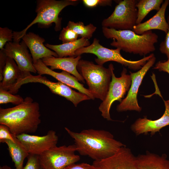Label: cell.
<instances>
[{"instance_id":"cell-1","label":"cell","mask_w":169,"mask_h":169,"mask_svg":"<svg viewBox=\"0 0 169 169\" xmlns=\"http://www.w3.org/2000/svg\"><path fill=\"white\" fill-rule=\"evenodd\" d=\"M74 141L76 151L88 156L94 161H100L114 155L125 145L114 138L112 134L104 130L89 129L79 132L64 128Z\"/></svg>"},{"instance_id":"cell-2","label":"cell","mask_w":169,"mask_h":169,"mask_svg":"<svg viewBox=\"0 0 169 169\" xmlns=\"http://www.w3.org/2000/svg\"><path fill=\"white\" fill-rule=\"evenodd\" d=\"M40 116L39 104L30 97L14 107L0 108V124L8 126L15 136L35 132L41 123Z\"/></svg>"},{"instance_id":"cell-3","label":"cell","mask_w":169,"mask_h":169,"mask_svg":"<svg viewBox=\"0 0 169 169\" xmlns=\"http://www.w3.org/2000/svg\"><path fill=\"white\" fill-rule=\"evenodd\" d=\"M104 36L107 39H112L111 46L129 53L146 55L156 50L155 44L158 41V36L152 30L146 31L141 35L135 33L132 30H117L102 27Z\"/></svg>"},{"instance_id":"cell-4","label":"cell","mask_w":169,"mask_h":169,"mask_svg":"<svg viewBox=\"0 0 169 169\" xmlns=\"http://www.w3.org/2000/svg\"><path fill=\"white\" fill-rule=\"evenodd\" d=\"M77 69L86 81L88 89L95 98L103 101L107 95L114 69L113 64H110L106 68L103 65L81 59Z\"/></svg>"},{"instance_id":"cell-5","label":"cell","mask_w":169,"mask_h":169,"mask_svg":"<svg viewBox=\"0 0 169 169\" xmlns=\"http://www.w3.org/2000/svg\"><path fill=\"white\" fill-rule=\"evenodd\" d=\"M79 1L77 0H38L37 1L36 12L37 16L23 30L13 32V41L20 42L27 30L36 23L49 26L53 23L55 24V30H60L61 28L62 18L59 17L61 11L66 7L75 6Z\"/></svg>"},{"instance_id":"cell-6","label":"cell","mask_w":169,"mask_h":169,"mask_svg":"<svg viewBox=\"0 0 169 169\" xmlns=\"http://www.w3.org/2000/svg\"><path fill=\"white\" fill-rule=\"evenodd\" d=\"M121 50L118 48L112 49L105 48L100 44L99 40L94 38L90 45L77 50L75 52V56L76 57L85 53L92 54L97 56L95 61L98 64L103 65L106 62L112 61L136 71L141 69L154 54L151 53L140 59L132 61L124 58L121 54Z\"/></svg>"},{"instance_id":"cell-7","label":"cell","mask_w":169,"mask_h":169,"mask_svg":"<svg viewBox=\"0 0 169 169\" xmlns=\"http://www.w3.org/2000/svg\"><path fill=\"white\" fill-rule=\"evenodd\" d=\"M138 1H119L111 15L102 21V27L117 30H132L136 25L138 11L136 5Z\"/></svg>"},{"instance_id":"cell-8","label":"cell","mask_w":169,"mask_h":169,"mask_svg":"<svg viewBox=\"0 0 169 169\" xmlns=\"http://www.w3.org/2000/svg\"><path fill=\"white\" fill-rule=\"evenodd\" d=\"M76 151L74 144L51 148L38 156L41 167L43 169H64L80 160V156L75 154Z\"/></svg>"},{"instance_id":"cell-9","label":"cell","mask_w":169,"mask_h":169,"mask_svg":"<svg viewBox=\"0 0 169 169\" xmlns=\"http://www.w3.org/2000/svg\"><path fill=\"white\" fill-rule=\"evenodd\" d=\"M127 69L123 68L121 76L116 77L112 71L111 80L109 89L105 100L99 107L101 115L108 120H112L110 114L111 106L115 101L121 102L127 91H129L131 83L130 74H127Z\"/></svg>"},{"instance_id":"cell-10","label":"cell","mask_w":169,"mask_h":169,"mask_svg":"<svg viewBox=\"0 0 169 169\" xmlns=\"http://www.w3.org/2000/svg\"><path fill=\"white\" fill-rule=\"evenodd\" d=\"M29 83H38L45 85L52 93L65 98L72 102L76 107L81 102L90 100L86 95L75 91L70 87L59 81L53 82L40 75L35 76L29 74L19 83L17 88L19 89L23 84Z\"/></svg>"},{"instance_id":"cell-11","label":"cell","mask_w":169,"mask_h":169,"mask_svg":"<svg viewBox=\"0 0 169 169\" xmlns=\"http://www.w3.org/2000/svg\"><path fill=\"white\" fill-rule=\"evenodd\" d=\"M156 60L154 54L141 69L135 73L130 72L131 79V85L126 97L117 106L116 110L118 112L141 111V108L138 105L137 98L139 88L145 76L153 65Z\"/></svg>"},{"instance_id":"cell-12","label":"cell","mask_w":169,"mask_h":169,"mask_svg":"<svg viewBox=\"0 0 169 169\" xmlns=\"http://www.w3.org/2000/svg\"><path fill=\"white\" fill-rule=\"evenodd\" d=\"M16 137L29 154L38 156L56 146L58 140L55 131L52 130L42 136L24 133Z\"/></svg>"},{"instance_id":"cell-13","label":"cell","mask_w":169,"mask_h":169,"mask_svg":"<svg viewBox=\"0 0 169 169\" xmlns=\"http://www.w3.org/2000/svg\"><path fill=\"white\" fill-rule=\"evenodd\" d=\"M92 165L96 169H138L136 157L126 146L110 157L94 161Z\"/></svg>"},{"instance_id":"cell-14","label":"cell","mask_w":169,"mask_h":169,"mask_svg":"<svg viewBox=\"0 0 169 169\" xmlns=\"http://www.w3.org/2000/svg\"><path fill=\"white\" fill-rule=\"evenodd\" d=\"M7 56L13 59L23 72H37L33 66L32 58L23 41L21 43L9 42L2 49Z\"/></svg>"},{"instance_id":"cell-15","label":"cell","mask_w":169,"mask_h":169,"mask_svg":"<svg viewBox=\"0 0 169 169\" xmlns=\"http://www.w3.org/2000/svg\"><path fill=\"white\" fill-rule=\"evenodd\" d=\"M33 66L38 75L45 74L51 76L58 81L86 95L90 99H95L88 89L85 88L84 85L80 83L75 76L63 70L60 73L55 72L46 66L41 59L38 60L34 64Z\"/></svg>"},{"instance_id":"cell-16","label":"cell","mask_w":169,"mask_h":169,"mask_svg":"<svg viewBox=\"0 0 169 169\" xmlns=\"http://www.w3.org/2000/svg\"><path fill=\"white\" fill-rule=\"evenodd\" d=\"M12 58L7 56L3 72V79L0 82V89L15 95L19 83L24 78V73L19 69Z\"/></svg>"},{"instance_id":"cell-17","label":"cell","mask_w":169,"mask_h":169,"mask_svg":"<svg viewBox=\"0 0 169 169\" xmlns=\"http://www.w3.org/2000/svg\"><path fill=\"white\" fill-rule=\"evenodd\" d=\"M164 104L165 110L160 118L155 120L148 119L146 117L138 119L131 125V129L133 132L136 135L148 133L153 135L163 128L169 125V109Z\"/></svg>"},{"instance_id":"cell-18","label":"cell","mask_w":169,"mask_h":169,"mask_svg":"<svg viewBox=\"0 0 169 169\" xmlns=\"http://www.w3.org/2000/svg\"><path fill=\"white\" fill-rule=\"evenodd\" d=\"M169 4V0H165L160 9L154 16L143 23L136 25L132 30L139 35L153 29L162 31L166 34L168 32L169 25L165 18V12Z\"/></svg>"},{"instance_id":"cell-19","label":"cell","mask_w":169,"mask_h":169,"mask_svg":"<svg viewBox=\"0 0 169 169\" xmlns=\"http://www.w3.org/2000/svg\"><path fill=\"white\" fill-rule=\"evenodd\" d=\"M22 39L30 50L33 64L44 58L52 56L58 57L55 52L44 45L45 39L38 35L29 32L24 35Z\"/></svg>"},{"instance_id":"cell-20","label":"cell","mask_w":169,"mask_h":169,"mask_svg":"<svg viewBox=\"0 0 169 169\" xmlns=\"http://www.w3.org/2000/svg\"><path fill=\"white\" fill-rule=\"evenodd\" d=\"M81 58V55L63 58L52 56L44 58L42 60L46 66H50L52 70L61 69L72 74L79 81L84 83L85 80L77 69V66Z\"/></svg>"},{"instance_id":"cell-21","label":"cell","mask_w":169,"mask_h":169,"mask_svg":"<svg viewBox=\"0 0 169 169\" xmlns=\"http://www.w3.org/2000/svg\"><path fill=\"white\" fill-rule=\"evenodd\" d=\"M136 159L138 169H169V159L165 154L160 156L147 152Z\"/></svg>"},{"instance_id":"cell-22","label":"cell","mask_w":169,"mask_h":169,"mask_svg":"<svg viewBox=\"0 0 169 169\" xmlns=\"http://www.w3.org/2000/svg\"><path fill=\"white\" fill-rule=\"evenodd\" d=\"M90 45L89 39L81 38L76 40L69 43L59 45H52L47 44L45 46L55 52L58 57H66L69 56L75 57V52L78 49L83 47H87Z\"/></svg>"},{"instance_id":"cell-23","label":"cell","mask_w":169,"mask_h":169,"mask_svg":"<svg viewBox=\"0 0 169 169\" xmlns=\"http://www.w3.org/2000/svg\"><path fill=\"white\" fill-rule=\"evenodd\" d=\"M0 143H5L8 146V150L15 169H22L24 161L29 154L19 141L15 143L9 140H4Z\"/></svg>"},{"instance_id":"cell-24","label":"cell","mask_w":169,"mask_h":169,"mask_svg":"<svg viewBox=\"0 0 169 169\" xmlns=\"http://www.w3.org/2000/svg\"><path fill=\"white\" fill-rule=\"evenodd\" d=\"M163 1V0H138L136 5L138 11L136 24L141 23L151 11L155 10L158 11Z\"/></svg>"},{"instance_id":"cell-25","label":"cell","mask_w":169,"mask_h":169,"mask_svg":"<svg viewBox=\"0 0 169 169\" xmlns=\"http://www.w3.org/2000/svg\"><path fill=\"white\" fill-rule=\"evenodd\" d=\"M81 38L90 39L95 31L97 28L92 24L90 23L87 25H84V23L80 21L75 23L69 21L67 26Z\"/></svg>"},{"instance_id":"cell-26","label":"cell","mask_w":169,"mask_h":169,"mask_svg":"<svg viewBox=\"0 0 169 169\" xmlns=\"http://www.w3.org/2000/svg\"><path fill=\"white\" fill-rule=\"evenodd\" d=\"M24 100L23 98L18 95H14L8 91L0 89V104L12 103L16 105L22 103Z\"/></svg>"},{"instance_id":"cell-27","label":"cell","mask_w":169,"mask_h":169,"mask_svg":"<svg viewBox=\"0 0 169 169\" xmlns=\"http://www.w3.org/2000/svg\"><path fill=\"white\" fill-rule=\"evenodd\" d=\"M78 35L67 26L64 28L59 36V39L63 44L74 42L77 40Z\"/></svg>"},{"instance_id":"cell-28","label":"cell","mask_w":169,"mask_h":169,"mask_svg":"<svg viewBox=\"0 0 169 169\" xmlns=\"http://www.w3.org/2000/svg\"><path fill=\"white\" fill-rule=\"evenodd\" d=\"M13 39V32L7 27H0V49H3L6 44L12 42Z\"/></svg>"},{"instance_id":"cell-29","label":"cell","mask_w":169,"mask_h":169,"mask_svg":"<svg viewBox=\"0 0 169 169\" xmlns=\"http://www.w3.org/2000/svg\"><path fill=\"white\" fill-rule=\"evenodd\" d=\"M5 140H9L15 143L19 141L17 137L10 132L8 126L0 124V141Z\"/></svg>"},{"instance_id":"cell-30","label":"cell","mask_w":169,"mask_h":169,"mask_svg":"<svg viewBox=\"0 0 169 169\" xmlns=\"http://www.w3.org/2000/svg\"><path fill=\"white\" fill-rule=\"evenodd\" d=\"M27 161L25 165L22 169H40L39 156L29 154L27 157Z\"/></svg>"},{"instance_id":"cell-31","label":"cell","mask_w":169,"mask_h":169,"mask_svg":"<svg viewBox=\"0 0 169 169\" xmlns=\"http://www.w3.org/2000/svg\"><path fill=\"white\" fill-rule=\"evenodd\" d=\"M82 1L85 6L90 8H94L97 6H111L112 3L111 0H83Z\"/></svg>"},{"instance_id":"cell-32","label":"cell","mask_w":169,"mask_h":169,"mask_svg":"<svg viewBox=\"0 0 169 169\" xmlns=\"http://www.w3.org/2000/svg\"><path fill=\"white\" fill-rule=\"evenodd\" d=\"M167 21L169 25L168 32L164 40L159 45V50L161 53L166 56L168 59H169V15L167 17Z\"/></svg>"},{"instance_id":"cell-33","label":"cell","mask_w":169,"mask_h":169,"mask_svg":"<svg viewBox=\"0 0 169 169\" xmlns=\"http://www.w3.org/2000/svg\"><path fill=\"white\" fill-rule=\"evenodd\" d=\"M64 169H96L93 165L87 163H82L79 164L73 163L70 164Z\"/></svg>"},{"instance_id":"cell-34","label":"cell","mask_w":169,"mask_h":169,"mask_svg":"<svg viewBox=\"0 0 169 169\" xmlns=\"http://www.w3.org/2000/svg\"><path fill=\"white\" fill-rule=\"evenodd\" d=\"M153 69H157L160 72H166L169 75V59L166 61H158Z\"/></svg>"},{"instance_id":"cell-35","label":"cell","mask_w":169,"mask_h":169,"mask_svg":"<svg viewBox=\"0 0 169 169\" xmlns=\"http://www.w3.org/2000/svg\"><path fill=\"white\" fill-rule=\"evenodd\" d=\"M7 56L2 49L0 51V81L3 79V72L4 67Z\"/></svg>"},{"instance_id":"cell-36","label":"cell","mask_w":169,"mask_h":169,"mask_svg":"<svg viewBox=\"0 0 169 169\" xmlns=\"http://www.w3.org/2000/svg\"><path fill=\"white\" fill-rule=\"evenodd\" d=\"M0 169H13L12 168H11L10 167L7 165H4L2 166H0Z\"/></svg>"},{"instance_id":"cell-37","label":"cell","mask_w":169,"mask_h":169,"mask_svg":"<svg viewBox=\"0 0 169 169\" xmlns=\"http://www.w3.org/2000/svg\"><path fill=\"white\" fill-rule=\"evenodd\" d=\"M164 103L166 104L169 109V99L168 100L165 101L164 100Z\"/></svg>"},{"instance_id":"cell-38","label":"cell","mask_w":169,"mask_h":169,"mask_svg":"<svg viewBox=\"0 0 169 169\" xmlns=\"http://www.w3.org/2000/svg\"><path fill=\"white\" fill-rule=\"evenodd\" d=\"M40 169H43L41 167Z\"/></svg>"}]
</instances>
